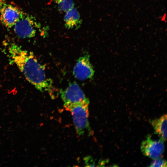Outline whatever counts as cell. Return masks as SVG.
<instances>
[{
	"label": "cell",
	"instance_id": "2",
	"mask_svg": "<svg viewBox=\"0 0 167 167\" xmlns=\"http://www.w3.org/2000/svg\"><path fill=\"white\" fill-rule=\"evenodd\" d=\"M89 104V102L81 103L65 107L71 113L76 131L79 136L83 135L86 131L90 135L92 133L88 120Z\"/></svg>",
	"mask_w": 167,
	"mask_h": 167
},
{
	"label": "cell",
	"instance_id": "5",
	"mask_svg": "<svg viewBox=\"0 0 167 167\" xmlns=\"http://www.w3.org/2000/svg\"><path fill=\"white\" fill-rule=\"evenodd\" d=\"M141 149L145 156L152 159L160 158L165 150L164 141L161 138L158 140H153L149 135L146 139L142 142Z\"/></svg>",
	"mask_w": 167,
	"mask_h": 167
},
{
	"label": "cell",
	"instance_id": "7",
	"mask_svg": "<svg viewBox=\"0 0 167 167\" xmlns=\"http://www.w3.org/2000/svg\"><path fill=\"white\" fill-rule=\"evenodd\" d=\"M22 12L17 6L5 3L0 10V21L7 27H13Z\"/></svg>",
	"mask_w": 167,
	"mask_h": 167
},
{
	"label": "cell",
	"instance_id": "12",
	"mask_svg": "<svg viewBox=\"0 0 167 167\" xmlns=\"http://www.w3.org/2000/svg\"><path fill=\"white\" fill-rule=\"evenodd\" d=\"M84 160L86 166H95V162L93 158L90 156H88L84 158Z\"/></svg>",
	"mask_w": 167,
	"mask_h": 167
},
{
	"label": "cell",
	"instance_id": "4",
	"mask_svg": "<svg viewBox=\"0 0 167 167\" xmlns=\"http://www.w3.org/2000/svg\"><path fill=\"white\" fill-rule=\"evenodd\" d=\"M61 97L65 107L72 105L89 102L88 99L78 84L75 82L71 83L66 89L60 91Z\"/></svg>",
	"mask_w": 167,
	"mask_h": 167
},
{
	"label": "cell",
	"instance_id": "14",
	"mask_svg": "<svg viewBox=\"0 0 167 167\" xmlns=\"http://www.w3.org/2000/svg\"><path fill=\"white\" fill-rule=\"evenodd\" d=\"M162 17L163 18H161V20L162 21H164L165 19V17H166V14H165Z\"/></svg>",
	"mask_w": 167,
	"mask_h": 167
},
{
	"label": "cell",
	"instance_id": "3",
	"mask_svg": "<svg viewBox=\"0 0 167 167\" xmlns=\"http://www.w3.org/2000/svg\"><path fill=\"white\" fill-rule=\"evenodd\" d=\"M40 24L33 17L23 11L20 18L13 27L15 33L23 38L34 37Z\"/></svg>",
	"mask_w": 167,
	"mask_h": 167
},
{
	"label": "cell",
	"instance_id": "10",
	"mask_svg": "<svg viewBox=\"0 0 167 167\" xmlns=\"http://www.w3.org/2000/svg\"><path fill=\"white\" fill-rule=\"evenodd\" d=\"M57 4L58 11L61 12H66L74 6L73 0H53Z\"/></svg>",
	"mask_w": 167,
	"mask_h": 167
},
{
	"label": "cell",
	"instance_id": "1",
	"mask_svg": "<svg viewBox=\"0 0 167 167\" xmlns=\"http://www.w3.org/2000/svg\"><path fill=\"white\" fill-rule=\"evenodd\" d=\"M12 62L24 74L27 80L40 91L51 92L52 80L45 75V67L38 61L31 52L22 49L14 43L8 49Z\"/></svg>",
	"mask_w": 167,
	"mask_h": 167
},
{
	"label": "cell",
	"instance_id": "8",
	"mask_svg": "<svg viewBox=\"0 0 167 167\" xmlns=\"http://www.w3.org/2000/svg\"><path fill=\"white\" fill-rule=\"evenodd\" d=\"M64 21L66 28L69 29H77L80 28L82 23L79 13L74 7L66 12Z\"/></svg>",
	"mask_w": 167,
	"mask_h": 167
},
{
	"label": "cell",
	"instance_id": "13",
	"mask_svg": "<svg viewBox=\"0 0 167 167\" xmlns=\"http://www.w3.org/2000/svg\"><path fill=\"white\" fill-rule=\"evenodd\" d=\"M5 3V0H0V10Z\"/></svg>",
	"mask_w": 167,
	"mask_h": 167
},
{
	"label": "cell",
	"instance_id": "9",
	"mask_svg": "<svg viewBox=\"0 0 167 167\" xmlns=\"http://www.w3.org/2000/svg\"><path fill=\"white\" fill-rule=\"evenodd\" d=\"M150 123L157 134L164 141L167 139V115L165 114L158 118L150 120Z\"/></svg>",
	"mask_w": 167,
	"mask_h": 167
},
{
	"label": "cell",
	"instance_id": "6",
	"mask_svg": "<svg viewBox=\"0 0 167 167\" xmlns=\"http://www.w3.org/2000/svg\"><path fill=\"white\" fill-rule=\"evenodd\" d=\"M89 57V55L86 54L78 59L73 70V75L77 79L84 80L93 77L95 71Z\"/></svg>",
	"mask_w": 167,
	"mask_h": 167
},
{
	"label": "cell",
	"instance_id": "11",
	"mask_svg": "<svg viewBox=\"0 0 167 167\" xmlns=\"http://www.w3.org/2000/svg\"><path fill=\"white\" fill-rule=\"evenodd\" d=\"M150 166L167 167V162L165 160L160 158L155 159L152 162Z\"/></svg>",
	"mask_w": 167,
	"mask_h": 167
}]
</instances>
